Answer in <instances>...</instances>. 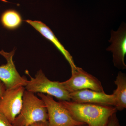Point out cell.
I'll return each mask as SVG.
<instances>
[{
	"label": "cell",
	"instance_id": "6da1fadb",
	"mask_svg": "<svg viewBox=\"0 0 126 126\" xmlns=\"http://www.w3.org/2000/svg\"><path fill=\"white\" fill-rule=\"evenodd\" d=\"M75 120L88 126H107L112 115L117 110L113 106L72 101H59Z\"/></svg>",
	"mask_w": 126,
	"mask_h": 126
},
{
	"label": "cell",
	"instance_id": "7a4b0ae2",
	"mask_svg": "<svg viewBox=\"0 0 126 126\" xmlns=\"http://www.w3.org/2000/svg\"><path fill=\"white\" fill-rule=\"evenodd\" d=\"M47 108L44 102L33 93L25 90L22 108L12 123L14 126H28L36 122H48Z\"/></svg>",
	"mask_w": 126,
	"mask_h": 126
},
{
	"label": "cell",
	"instance_id": "3957f363",
	"mask_svg": "<svg viewBox=\"0 0 126 126\" xmlns=\"http://www.w3.org/2000/svg\"><path fill=\"white\" fill-rule=\"evenodd\" d=\"M30 78L25 87L28 92L48 94L55 97L59 101H71L69 93L63 87L60 82L49 80L42 70L38 71L35 78Z\"/></svg>",
	"mask_w": 126,
	"mask_h": 126
},
{
	"label": "cell",
	"instance_id": "277c9868",
	"mask_svg": "<svg viewBox=\"0 0 126 126\" xmlns=\"http://www.w3.org/2000/svg\"><path fill=\"white\" fill-rule=\"evenodd\" d=\"M38 95L46 106L48 126H81L86 125L75 120L59 102L55 101L52 96L41 93H38Z\"/></svg>",
	"mask_w": 126,
	"mask_h": 126
},
{
	"label": "cell",
	"instance_id": "5b68a950",
	"mask_svg": "<svg viewBox=\"0 0 126 126\" xmlns=\"http://www.w3.org/2000/svg\"><path fill=\"white\" fill-rule=\"evenodd\" d=\"M62 86L69 93L84 89L104 92L101 83L96 77L77 67L72 71V75L67 81L60 82Z\"/></svg>",
	"mask_w": 126,
	"mask_h": 126
},
{
	"label": "cell",
	"instance_id": "8992f818",
	"mask_svg": "<svg viewBox=\"0 0 126 126\" xmlns=\"http://www.w3.org/2000/svg\"><path fill=\"white\" fill-rule=\"evenodd\" d=\"M25 90L24 86L6 89L0 98V112L12 124L21 110Z\"/></svg>",
	"mask_w": 126,
	"mask_h": 126
},
{
	"label": "cell",
	"instance_id": "52a82bcc",
	"mask_svg": "<svg viewBox=\"0 0 126 126\" xmlns=\"http://www.w3.org/2000/svg\"><path fill=\"white\" fill-rule=\"evenodd\" d=\"M15 50L14 49L9 53L2 50L0 51V55L7 61V63L0 66V81L5 84L6 89L25 87L28 81L24 77L20 76L16 68L13 59Z\"/></svg>",
	"mask_w": 126,
	"mask_h": 126
},
{
	"label": "cell",
	"instance_id": "ba28073f",
	"mask_svg": "<svg viewBox=\"0 0 126 126\" xmlns=\"http://www.w3.org/2000/svg\"><path fill=\"white\" fill-rule=\"evenodd\" d=\"M109 42L111 44L107 50L112 53L114 65L119 69H126V65L124 61L126 54V25H121L117 31L112 30Z\"/></svg>",
	"mask_w": 126,
	"mask_h": 126
},
{
	"label": "cell",
	"instance_id": "9c48e42d",
	"mask_svg": "<svg viewBox=\"0 0 126 126\" xmlns=\"http://www.w3.org/2000/svg\"><path fill=\"white\" fill-rule=\"evenodd\" d=\"M70 100L79 103L102 104L115 107L113 94H107L105 92H97L89 89H84L69 93Z\"/></svg>",
	"mask_w": 126,
	"mask_h": 126
},
{
	"label": "cell",
	"instance_id": "30bf717a",
	"mask_svg": "<svg viewBox=\"0 0 126 126\" xmlns=\"http://www.w3.org/2000/svg\"><path fill=\"white\" fill-rule=\"evenodd\" d=\"M25 21L30 25L45 38L53 44L61 52L69 63L72 71L77 68V67L75 64L72 56L70 55L69 52L65 49L49 27L44 23L39 21L27 20Z\"/></svg>",
	"mask_w": 126,
	"mask_h": 126
},
{
	"label": "cell",
	"instance_id": "8fae6325",
	"mask_svg": "<svg viewBox=\"0 0 126 126\" xmlns=\"http://www.w3.org/2000/svg\"><path fill=\"white\" fill-rule=\"evenodd\" d=\"M114 83L117 88L112 94L115 97V107L118 111H122L126 108V75L118 72Z\"/></svg>",
	"mask_w": 126,
	"mask_h": 126
},
{
	"label": "cell",
	"instance_id": "7c38bea8",
	"mask_svg": "<svg viewBox=\"0 0 126 126\" xmlns=\"http://www.w3.org/2000/svg\"><path fill=\"white\" fill-rule=\"evenodd\" d=\"M0 21L4 28L8 30H14L20 26L23 20L18 12L13 9H9L2 13Z\"/></svg>",
	"mask_w": 126,
	"mask_h": 126
},
{
	"label": "cell",
	"instance_id": "4fadbf2b",
	"mask_svg": "<svg viewBox=\"0 0 126 126\" xmlns=\"http://www.w3.org/2000/svg\"><path fill=\"white\" fill-rule=\"evenodd\" d=\"M107 126H121L117 116L116 113L110 117Z\"/></svg>",
	"mask_w": 126,
	"mask_h": 126
},
{
	"label": "cell",
	"instance_id": "5bb4252c",
	"mask_svg": "<svg viewBox=\"0 0 126 126\" xmlns=\"http://www.w3.org/2000/svg\"><path fill=\"white\" fill-rule=\"evenodd\" d=\"M0 126H14L3 113L0 112Z\"/></svg>",
	"mask_w": 126,
	"mask_h": 126
},
{
	"label": "cell",
	"instance_id": "9a60e30c",
	"mask_svg": "<svg viewBox=\"0 0 126 126\" xmlns=\"http://www.w3.org/2000/svg\"><path fill=\"white\" fill-rule=\"evenodd\" d=\"M6 89L5 84L1 81H0V98L2 96Z\"/></svg>",
	"mask_w": 126,
	"mask_h": 126
},
{
	"label": "cell",
	"instance_id": "2e32d148",
	"mask_svg": "<svg viewBox=\"0 0 126 126\" xmlns=\"http://www.w3.org/2000/svg\"><path fill=\"white\" fill-rule=\"evenodd\" d=\"M30 126H48V122H38L31 124Z\"/></svg>",
	"mask_w": 126,
	"mask_h": 126
},
{
	"label": "cell",
	"instance_id": "e0dca14e",
	"mask_svg": "<svg viewBox=\"0 0 126 126\" xmlns=\"http://www.w3.org/2000/svg\"><path fill=\"white\" fill-rule=\"evenodd\" d=\"M87 126V125H84V126Z\"/></svg>",
	"mask_w": 126,
	"mask_h": 126
},
{
	"label": "cell",
	"instance_id": "ac0fdd59",
	"mask_svg": "<svg viewBox=\"0 0 126 126\" xmlns=\"http://www.w3.org/2000/svg\"></svg>",
	"mask_w": 126,
	"mask_h": 126
}]
</instances>
